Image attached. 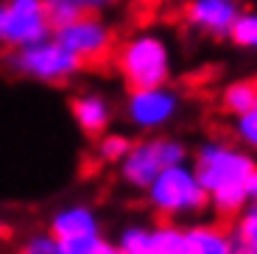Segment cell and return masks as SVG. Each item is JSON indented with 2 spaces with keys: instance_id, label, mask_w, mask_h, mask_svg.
<instances>
[{
  "instance_id": "obj_1",
  "label": "cell",
  "mask_w": 257,
  "mask_h": 254,
  "mask_svg": "<svg viewBox=\"0 0 257 254\" xmlns=\"http://www.w3.org/2000/svg\"><path fill=\"white\" fill-rule=\"evenodd\" d=\"M190 165L207 193L210 210L221 221H232L249 204L246 182L257 168V159L243 146L226 137H207L190 154Z\"/></svg>"
},
{
  "instance_id": "obj_2",
  "label": "cell",
  "mask_w": 257,
  "mask_h": 254,
  "mask_svg": "<svg viewBox=\"0 0 257 254\" xmlns=\"http://www.w3.org/2000/svg\"><path fill=\"white\" fill-rule=\"evenodd\" d=\"M112 62L128 89L160 87V84H171L174 78V48L165 34L154 28H140L117 39Z\"/></svg>"
},
{
  "instance_id": "obj_3",
  "label": "cell",
  "mask_w": 257,
  "mask_h": 254,
  "mask_svg": "<svg viewBox=\"0 0 257 254\" xmlns=\"http://www.w3.org/2000/svg\"><path fill=\"white\" fill-rule=\"evenodd\" d=\"M146 204L160 221H176L182 218H196L210 210L207 193L201 187L199 176L190 162L165 168L146 190Z\"/></svg>"
},
{
  "instance_id": "obj_4",
  "label": "cell",
  "mask_w": 257,
  "mask_h": 254,
  "mask_svg": "<svg viewBox=\"0 0 257 254\" xmlns=\"http://www.w3.org/2000/svg\"><path fill=\"white\" fill-rule=\"evenodd\" d=\"M190 162V146L174 134H143L117 162V176L126 187L143 193L165 168Z\"/></svg>"
},
{
  "instance_id": "obj_5",
  "label": "cell",
  "mask_w": 257,
  "mask_h": 254,
  "mask_svg": "<svg viewBox=\"0 0 257 254\" xmlns=\"http://www.w3.org/2000/svg\"><path fill=\"white\" fill-rule=\"evenodd\" d=\"M6 67L14 76L37 84H67L76 76H81L87 64L51 34L26 48L6 51Z\"/></svg>"
},
{
  "instance_id": "obj_6",
  "label": "cell",
  "mask_w": 257,
  "mask_h": 254,
  "mask_svg": "<svg viewBox=\"0 0 257 254\" xmlns=\"http://www.w3.org/2000/svg\"><path fill=\"white\" fill-rule=\"evenodd\" d=\"M179 112H182V95L171 84L128 89L126 101H123V117L140 134L165 132L179 117Z\"/></svg>"
},
{
  "instance_id": "obj_7",
  "label": "cell",
  "mask_w": 257,
  "mask_h": 254,
  "mask_svg": "<svg viewBox=\"0 0 257 254\" xmlns=\"http://www.w3.org/2000/svg\"><path fill=\"white\" fill-rule=\"evenodd\" d=\"M53 37L73 51L84 64H101L115 53L117 31L103 14H78L76 20L53 28Z\"/></svg>"
},
{
  "instance_id": "obj_8",
  "label": "cell",
  "mask_w": 257,
  "mask_h": 254,
  "mask_svg": "<svg viewBox=\"0 0 257 254\" xmlns=\"http://www.w3.org/2000/svg\"><path fill=\"white\" fill-rule=\"evenodd\" d=\"M53 26L48 20L45 0H0V48L17 51L51 37Z\"/></svg>"
},
{
  "instance_id": "obj_9",
  "label": "cell",
  "mask_w": 257,
  "mask_h": 254,
  "mask_svg": "<svg viewBox=\"0 0 257 254\" xmlns=\"http://www.w3.org/2000/svg\"><path fill=\"white\" fill-rule=\"evenodd\" d=\"M240 12L243 0H185L182 6L185 26L207 39H226Z\"/></svg>"
},
{
  "instance_id": "obj_10",
  "label": "cell",
  "mask_w": 257,
  "mask_h": 254,
  "mask_svg": "<svg viewBox=\"0 0 257 254\" xmlns=\"http://www.w3.org/2000/svg\"><path fill=\"white\" fill-rule=\"evenodd\" d=\"M70 114H73V123L78 126V132L84 137L95 140L112 126L115 106H112L109 95H103L101 89H81V92H76L70 98Z\"/></svg>"
},
{
  "instance_id": "obj_11",
  "label": "cell",
  "mask_w": 257,
  "mask_h": 254,
  "mask_svg": "<svg viewBox=\"0 0 257 254\" xmlns=\"http://www.w3.org/2000/svg\"><path fill=\"white\" fill-rule=\"evenodd\" d=\"M48 232L59 243H64V240H76V237L103 235V223H101V215L95 212V207L76 201V204H64L53 212L51 221H48Z\"/></svg>"
},
{
  "instance_id": "obj_12",
  "label": "cell",
  "mask_w": 257,
  "mask_h": 254,
  "mask_svg": "<svg viewBox=\"0 0 257 254\" xmlns=\"http://www.w3.org/2000/svg\"><path fill=\"white\" fill-rule=\"evenodd\" d=\"M190 254H235L229 226L221 221H196L185 226Z\"/></svg>"
},
{
  "instance_id": "obj_13",
  "label": "cell",
  "mask_w": 257,
  "mask_h": 254,
  "mask_svg": "<svg viewBox=\"0 0 257 254\" xmlns=\"http://www.w3.org/2000/svg\"><path fill=\"white\" fill-rule=\"evenodd\" d=\"M117 3H120V0H45L48 20H51L53 28L76 20L78 14H106L109 9H115Z\"/></svg>"
},
{
  "instance_id": "obj_14",
  "label": "cell",
  "mask_w": 257,
  "mask_h": 254,
  "mask_svg": "<svg viewBox=\"0 0 257 254\" xmlns=\"http://www.w3.org/2000/svg\"><path fill=\"white\" fill-rule=\"evenodd\" d=\"M257 101V78H235V81L224 84L218 95L221 112L229 114V117H238V114L249 112Z\"/></svg>"
},
{
  "instance_id": "obj_15",
  "label": "cell",
  "mask_w": 257,
  "mask_h": 254,
  "mask_svg": "<svg viewBox=\"0 0 257 254\" xmlns=\"http://www.w3.org/2000/svg\"><path fill=\"white\" fill-rule=\"evenodd\" d=\"M146 254H190L187 251L185 226L176 221L151 223V240H148Z\"/></svg>"
},
{
  "instance_id": "obj_16",
  "label": "cell",
  "mask_w": 257,
  "mask_h": 254,
  "mask_svg": "<svg viewBox=\"0 0 257 254\" xmlns=\"http://www.w3.org/2000/svg\"><path fill=\"white\" fill-rule=\"evenodd\" d=\"M229 235L235 254H257V201H249L229 221Z\"/></svg>"
},
{
  "instance_id": "obj_17",
  "label": "cell",
  "mask_w": 257,
  "mask_h": 254,
  "mask_svg": "<svg viewBox=\"0 0 257 254\" xmlns=\"http://www.w3.org/2000/svg\"><path fill=\"white\" fill-rule=\"evenodd\" d=\"M132 143H135V140H132L128 134L106 129L101 137H95V157L101 159V162H106V165H117V162L128 154Z\"/></svg>"
},
{
  "instance_id": "obj_18",
  "label": "cell",
  "mask_w": 257,
  "mask_h": 254,
  "mask_svg": "<svg viewBox=\"0 0 257 254\" xmlns=\"http://www.w3.org/2000/svg\"><path fill=\"white\" fill-rule=\"evenodd\" d=\"M226 39L235 48H240V51L257 53V9H243Z\"/></svg>"
},
{
  "instance_id": "obj_19",
  "label": "cell",
  "mask_w": 257,
  "mask_h": 254,
  "mask_svg": "<svg viewBox=\"0 0 257 254\" xmlns=\"http://www.w3.org/2000/svg\"><path fill=\"white\" fill-rule=\"evenodd\" d=\"M148 240H151V223L132 221L117 232V237L112 243L120 248V254H146Z\"/></svg>"
},
{
  "instance_id": "obj_20",
  "label": "cell",
  "mask_w": 257,
  "mask_h": 254,
  "mask_svg": "<svg viewBox=\"0 0 257 254\" xmlns=\"http://www.w3.org/2000/svg\"><path fill=\"white\" fill-rule=\"evenodd\" d=\"M232 137L249 154H257V106H251L249 112L238 114V117H232Z\"/></svg>"
},
{
  "instance_id": "obj_21",
  "label": "cell",
  "mask_w": 257,
  "mask_h": 254,
  "mask_svg": "<svg viewBox=\"0 0 257 254\" xmlns=\"http://www.w3.org/2000/svg\"><path fill=\"white\" fill-rule=\"evenodd\" d=\"M17 254H67L62 248V243L51 235V232H37L31 235L23 246H20Z\"/></svg>"
},
{
  "instance_id": "obj_22",
  "label": "cell",
  "mask_w": 257,
  "mask_h": 254,
  "mask_svg": "<svg viewBox=\"0 0 257 254\" xmlns=\"http://www.w3.org/2000/svg\"><path fill=\"white\" fill-rule=\"evenodd\" d=\"M106 240L103 235H90V237H76V240H64L62 248L67 254H95L98 246Z\"/></svg>"
},
{
  "instance_id": "obj_23",
  "label": "cell",
  "mask_w": 257,
  "mask_h": 254,
  "mask_svg": "<svg viewBox=\"0 0 257 254\" xmlns=\"http://www.w3.org/2000/svg\"><path fill=\"white\" fill-rule=\"evenodd\" d=\"M246 198H249V201H257V168L251 171L249 182H246Z\"/></svg>"
},
{
  "instance_id": "obj_24",
  "label": "cell",
  "mask_w": 257,
  "mask_h": 254,
  "mask_svg": "<svg viewBox=\"0 0 257 254\" xmlns=\"http://www.w3.org/2000/svg\"><path fill=\"white\" fill-rule=\"evenodd\" d=\"M95 254H120V248H117L112 240H103L101 246H98V251H95Z\"/></svg>"
},
{
  "instance_id": "obj_25",
  "label": "cell",
  "mask_w": 257,
  "mask_h": 254,
  "mask_svg": "<svg viewBox=\"0 0 257 254\" xmlns=\"http://www.w3.org/2000/svg\"><path fill=\"white\" fill-rule=\"evenodd\" d=\"M254 106H257V101H254Z\"/></svg>"
},
{
  "instance_id": "obj_26",
  "label": "cell",
  "mask_w": 257,
  "mask_h": 254,
  "mask_svg": "<svg viewBox=\"0 0 257 254\" xmlns=\"http://www.w3.org/2000/svg\"><path fill=\"white\" fill-rule=\"evenodd\" d=\"M254 3H257V0H254Z\"/></svg>"
}]
</instances>
